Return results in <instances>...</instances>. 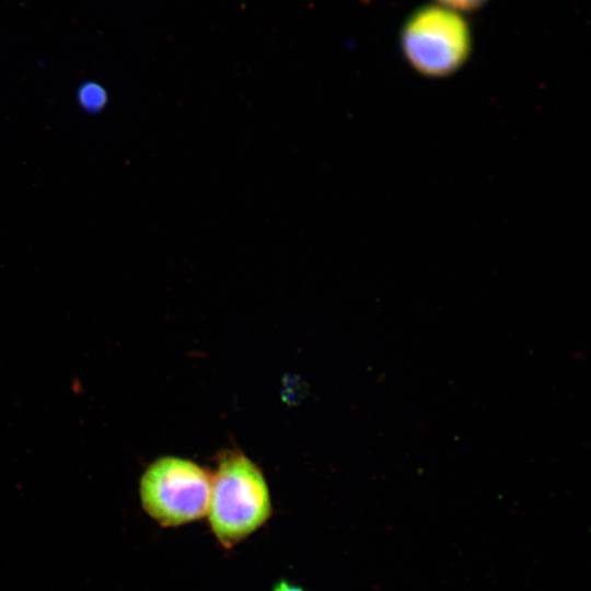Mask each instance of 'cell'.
<instances>
[{"label": "cell", "mask_w": 591, "mask_h": 591, "mask_svg": "<svg viewBox=\"0 0 591 591\" xmlns=\"http://www.w3.org/2000/svg\"><path fill=\"white\" fill-rule=\"evenodd\" d=\"M271 591H304V590L299 584H296L291 581L282 579L275 583Z\"/></svg>", "instance_id": "cell-6"}, {"label": "cell", "mask_w": 591, "mask_h": 591, "mask_svg": "<svg viewBox=\"0 0 591 591\" xmlns=\"http://www.w3.org/2000/svg\"><path fill=\"white\" fill-rule=\"evenodd\" d=\"M443 7L452 10H467L480 4L484 0H438Z\"/></svg>", "instance_id": "cell-5"}, {"label": "cell", "mask_w": 591, "mask_h": 591, "mask_svg": "<svg viewBox=\"0 0 591 591\" xmlns=\"http://www.w3.org/2000/svg\"><path fill=\"white\" fill-rule=\"evenodd\" d=\"M211 482L212 474L192 460L164 455L140 478L141 505L164 528L184 525L207 515Z\"/></svg>", "instance_id": "cell-2"}, {"label": "cell", "mask_w": 591, "mask_h": 591, "mask_svg": "<svg viewBox=\"0 0 591 591\" xmlns=\"http://www.w3.org/2000/svg\"><path fill=\"white\" fill-rule=\"evenodd\" d=\"M402 48L417 72L441 78L456 71L471 48L467 24L454 10L426 7L413 14L402 33Z\"/></svg>", "instance_id": "cell-3"}, {"label": "cell", "mask_w": 591, "mask_h": 591, "mask_svg": "<svg viewBox=\"0 0 591 591\" xmlns=\"http://www.w3.org/2000/svg\"><path fill=\"white\" fill-rule=\"evenodd\" d=\"M273 513L271 498L262 470L244 453H223L212 474L207 511L218 543L230 549L259 530Z\"/></svg>", "instance_id": "cell-1"}, {"label": "cell", "mask_w": 591, "mask_h": 591, "mask_svg": "<svg viewBox=\"0 0 591 591\" xmlns=\"http://www.w3.org/2000/svg\"><path fill=\"white\" fill-rule=\"evenodd\" d=\"M79 95L82 106L89 111L101 108L106 100L105 92L94 83L82 86Z\"/></svg>", "instance_id": "cell-4"}]
</instances>
